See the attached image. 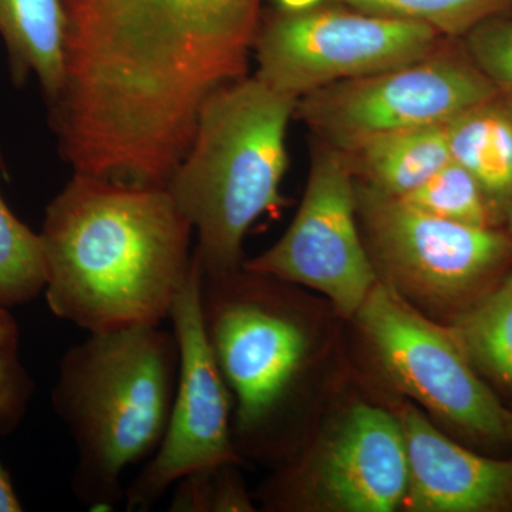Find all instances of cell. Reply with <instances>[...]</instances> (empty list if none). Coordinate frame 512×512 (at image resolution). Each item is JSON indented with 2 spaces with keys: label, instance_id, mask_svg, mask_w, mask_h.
<instances>
[{
  "label": "cell",
  "instance_id": "6da1fadb",
  "mask_svg": "<svg viewBox=\"0 0 512 512\" xmlns=\"http://www.w3.org/2000/svg\"><path fill=\"white\" fill-rule=\"evenodd\" d=\"M262 0H67L73 110L151 140L190 137L201 104L245 77Z\"/></svg>",
  "mask_w": 512,
  "mask_h": 512
},
{
  "label": "cell",
  "instance_id": "7a4b0ae2",
  "mask_svg": "<svg viewBox=\"0 0 512 512\" xmlns=\"http://www.w3.org/2000/svg\"><path fill=\"white\" fill-rule=\"evenodd\" d=\"M192 234L167 187L73 174L39 232L50 311L89 333L161 325L190 278Z\"/></svg>",
  "mask_w": 512,
  "mask_h": 512
},
{
  "label": "cell",
  "instance_id": "3957f363",
  "mask_svg": "<svg viewBox=\"0 0 512 512\" xmlns=\"http://www.w3.org/2000/svg\"><path fill=\"white\" fill-rule=\"evenodd\" d=\"M180 346L161 325L89 333L60 360L52 406L76 446L74 497L92 511L123 503V474L153 457L177 390Z\"/></svg>",
  "mask_w": 512,
  "mask_h": 512
},
{
  "label": "cell",
  "instance_id": "277c9868",
  "mask_svg": "<svg viewBox=\"0 0 512 512\" xmlns=\"http://www.w3.org/2000/svg\"><path fill=\"white\" fill-rule=\"evenodd\" d=\"M298 101L245 76L201 104L191 146L165 187L197 235L202 274L239 271L248 229L284 202L286 131Z\"/></svg>",
  "mask_w": 512,
  "mask_h": 512
},
{
  "label": "cell",
  "instance_id": "5b68a950",
  "mask_svg": "<svg viewBox=\"0 0 512 512\" xmlns=\"http://www.w3.org/2000/svg\"><path fill=\"white\" fill-rule=\"evenodd\" d=\"M281 286L279 279L244 268L202 274V319L235 402L238 453H276V424L308 359V332Z\"/></svg>",
  "mask_w": 512,
  "mask_h": 512
},
{
  "label": "cell",
  "instance_id": "8992f818",
  "mask_svg": "<svg viewBox=\"0 0 512 512\" xmlns=\"http://www.w3.org/2000/svg\"><path fill=\"white\" fill-rule=\"evenodd\" d=\"M360 234L377 278L406 301L453 319L490 292L512 258V239L497 228L433 217L355 178Z\"/></svg>",
  "mask_w": 512,
  "mask_h": 512
},
{
  "label": "cell",
  "instance_id": "52a82bcc",
  "mask_svg": "<svg viewBox=\"0 0 512 512\" xmlns=\"http://www.w3.org/2000/svg\"><path fill=\"white\" fill-rule=\"evenodd\" d=\"M440 37L423 23L360 10H276L256 32L255 77L301 99L329 84L426 59L437 52Z\"/></svg>",
  "mask_w": 512,
  "mask_h": 512
},
{
  "label": "cell",
  "instance_id": "ba28073f",
  "mask_svg": "<svg viewBox=\"0 0 512 512\" xmlns=\"http://www.w3.org/2000/svg\"><path fill=\"white\" fill-rule=\"evenodd\" d=\"M397 389L476 439L511 441V412L476 373L450 326L377 281L356 313Z\"/></svg>",
  "mask_w": 512,
  "mask_h": 512
},
{
  "label": "cell",
  "instance_id": "9c48e42d",
  "mask_svg": "<svg viewBox=\"0 0 512 512\" xmlns=\"http://www.w3.org/2000/svg\"><path fill=\"white\" fill-rule=\"evenodd\" d=\"M497 94L476 64L437 50L419 62L306 94L295 114L320 141L345 151L379 134L447 123Z\"/></svg>",
  "mask_w": 512,
  "mask_h": 512
},
{
  "label": "cell",
  "instance_id": "30bf717a",
  "mask_svg": "<svg viewBox=\"0 0 512 512\" xmlns=\"http://www.w3.org/2000/svg\"><path fill=\"white\" fill-rule=\"evenodd\" d=\"M202 271L197 256L170 318L180 346L177 390L164 439L124 493L127 511H147L181 478L222 464H238L232 396L201 311Z\"/></svg>",
  "mask_w": 512,
  "mask_h": 512
},
{
  "label": "cell",
  "instance_id": "8fae6325",
  "mask_svg": "<svg viewBox=\"0 0 512 512\" xmlns=\"http://www.w3.org/2000/svg\"><path fill=\"white\" fill-rule=\"evenodd\" d=\"M242 268L308 286L323 293L339 315L356 316L379 278L360 234L355 175L343 151L320 141L292 224Z\"/></svg>",
  "mask_w": 512,
  "mask_h": 512
},
{
  "label": "cell",
  "instance_id": "7c38bea8",
  "mask_svg": "<svg viewBox=\"0 0 512 512\" xmlns=\"http://www.w3.org/2000/svg\"><path fill=\"white\" fill-rule=\"evenodd\" d=\"M406 441L394 414L369 406L350 407L318 461L292 467L265 485L266 507H299L322 501L330 510L390 512L407 490Z\"/></svg>",
  "mask_w": 512,
  "mask_h": 512
},
{
  "label": "cell",
  "instance_id": "4fadbf2b",
  "mask_svg": "<svg viewBox=\"0 0 512 512\" xmlns=\"http://www.w3.org/2000/svg\"><path fill=\"white\" fill-rule=\"evenodd\" d=\"M406 441L407 490L402 505L413 512L512 510V458L478 456L437 430L417 407L396 414Z\"/></svg>",
  "mask_w": 512,
  "mask_h": 512
},
{
  "label": "cell",
  "instance_id": "5bb4252c",
  "mask_svg": "<svg viewBox=\"0 0 512 512\" xmlns=\"http://www.w3.org/2000/svg\"><path fill=\"white\" fill-rule=\"evenodd\" d=\"M67 0H0V37L16 84L35 76L47 107L66 80Z\"/></svg>",
  "mask_w": 512,
  "mask_h": 512
},
{
  "label": "cell",
  "instance_id": "9a60e30c",
  "mask_svg": "<svg viewBox=\"0 0 512 512\" xmlns=\"http://www.w3.org/2000/svg\"><path fill=\"white\" fill-rule=\"evenodd\" d=\"M451 161L476 178L505 220L512 204V103L503 94L444 123Z\"/></svg>",
  "mask_w": 512,
  "mask_h": 512
},
{
  "label": "cell",
  "instance_id": "2e32d148",
  "mask_svg": "<svg viewBox=\"0 0 512 512\" xmlns=\"http://www.w3.org/2000/svg\"><path fill=\"white\" fill-rule=\"evenodd\" d=\"M343 153L359 183L397 198L416 190L451 161L444 124L379 134Z\"/></svg>",
  "mask_w": 512,
  "mask_h": 512
},
{
  "label": "cell",
  "instance_id": "e0dca14e",
  "mask_svg": "<svg viewBox=\"0 0 512 512\" xmlns=\"http://www.w3.org/2000/svg\"><path fill=\"white\" fill-rule=\"evenodd\" d=\"M474 367L512 387V282L507 278L450 325Z\"/></svg>",
  "mask_w": 512,
  "mask_h": 512
},
{
  "label": "cell",
  "instance_id": "ac0fdd59",
  "mask_svg": "<svg viewBox=\"0 0 512 512\" xmlns=\"http://www.w3.org/2000/svg\"><path fill=\"white\" fill-rule=\"evenodd\" d=\"M511 0H274L278 12L345 5L386 18L423 23L441 36H466L493 18Z\"/></svg>",
  "mask_w": 512,
  "mask_h": 512
},
{
  "label": "cell",
  "instance_id": "d6986e66",
  "mask_svg": "<svg viewBox=\"0 0 512 512\" xmlns=\"http://www.w3.org/2000/svg\"><path fill=\"white\" fill-rule=\"evenodd\" d=\"M6 173L0 163V175ZM46 286L42 239L13 214L0 194V305H25Z\"/></svg>",
  "mask_w": 512,
  "mask_h": 512
},
{
  "label": "cell",
  "instance_id": "ffe728a7",
  "mask_svg": "<svg viewBox=\"0 0 512 512\" xmlns=\"http://www.w3.org/2000/svg\"><path fill=\"white\" fill-rule=\"evenodd\" d=\"M402 200L426 214L457 224L495 228L504 222L476 178L454 161L444 165Z\"/></svg>",
  "mask_w": 512,
  "mask_h": 512
},
{
  "label": "cell",
  "instance_id": "44dd1931",
  "mask_svg": "<svg viewBox=\"0 0 512 512\" xmlns=\"http://www.w3.org/2000/svg\"><path fill=\"white\" fill-rule=\"evenodd\" d=\"M237 464H222L195 471L174 485L168 511L224 512L252 511L251 501L241 478L235 471Z\"/></svg>",
  "mask_w": 512,
  "mask_h": 512
},
{
  "label": "cell",
  "instance_id": "7402d4cb",
  "mask_svg": "<svg viewBox=\"0 0 512 512\" xmlns=\"http://www.w3.org/2000/svg\"><path fill=\"white\" fill-rule=\"evenodd\" d=\"M33 382L20 360L18 322L0 305V437L8 436L28 410Z\"/></svg>",
  "mask_w": 512,
  "mask_h": 512
},
{
  "label": "cell",
  "instance_id": "603a6c76",
  "mask_svg": "<svg viewBox=\"0 0 512 512\" xmlns=\"http://www.w3.org/2000/svg\"><path fill=\"white\" fill-rule=\"evenodd\" d=\"M466 37L473 63L512 103V22L487 20Z\"/></svg>",
  "mask_w": 512,
  "mask_h": 512
},
{
  "label": "cell",
  "instance_id": "cb8c5ba5",
  "mask_svg": "<svg viewBox=\"0 0 512 512\" xmlns=\"http://www.w3.org/2000/svg\"><path fill=\"white\" fill-rule=\"evenodd\" d=\"M23 511L22 503L19 501L12 478L6 468L0 463V512Z\"/></svg>",
  "mask_w": 512,
  "mask_h": 512
},
{
  "label": "cell",
  "instance_id": "d4e9b609",
  "mask_svg": "<svg viewBox=\"0 0 512 512\" xmlns=\"http://www.w3.org/2000/svg\"><path fill=\"white\" fill-rule=\"evenodd\" d=\"M505 224H507V232L508 235H510L512 239V204L510 207L507 208V211H505Z\"/></svg>",
  "mask_w": 512,
  "mask_h": 512
},
{
  "label": "cell",
  "instance_id": "484cf974",
  "mask_svg": "<svg viewBox=\"0 0 512 512\" xmlns=\"http://www.w3.org/2000/svg\"><path fill=\"white\" fill-rule=\"evenodd\" d=\"M505 278H507V279H508V281H511V282H512V269H511L510 274H508L507 276H505Z\"/></svg>",
  "mask_w": 512,
  "mask_h": 512
},
{
  "label": "cell",
  "instance_id": "4316f807",
  "mask_svg": "<svg viewBox=\"0 0 512 512\" xmlns=\"http://www.w3.org/2000/svg\"><path fill=\"white\" fill-rule=\"evenodd\" d=\"M511 441H512V412H511Z\"/></svg>",
  "mask_w": 512,
  "mask_h": 512
},
{
  "label": "cell",
  "instance_id": "83f0119b",
  "mask_svg": "<svg viewBox=\"0 0 512 512\" xmlns=\"http://www.w3.org/2000/svg\"><path fill=\"white\" fill-rule=\"evenodd\" d=\"M0 163H3L2 151H0Z\"/></svg>",
  "mask_w": 512,
  "mask_h": 512
}]
</instances>
